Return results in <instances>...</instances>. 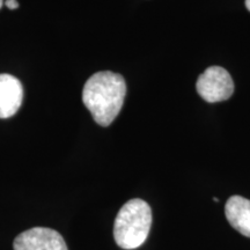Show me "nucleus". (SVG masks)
<instances>
[{
  "label": "nucleus",
  "mask_w": 250,
  "mask_h": 250,
  "mask_svg": "<svg viewBox=\"0 0 250 250\" xmlns=\"http://www.w3.org/2000/svg\"><path fill=\"white\" fill-rule=\"evenodd\" d=\"M5 4H6V6H7V8L12 9V11H13V9L19 8L18 0H6Z\"/></svg>",
  "instance_id": "nucleus-7"
},
{
  "label": "nucleus",
  "mask_w": 250,
  "mask_h": 250,
  "mask_svg": "<svg viewBox=\"0 0 250 250\" xmlns=\"http://www.w3.org/2000/svg\"><path fill=\"white\" fill-rule=\"evenodd\" d=\"M197 92L206 102L226 101L233 95L234 83L225 68L211 66L203 72L196 83Z\"/></svg>",
  "instance_id": "nucleus-3"
},
{
  "label": "nucleus",
  "mask_w": 250,
  "mask_h": 250,
  "mask_svg": "<svg viewBox=\"0 0 250 250\" xmlns=\"http://www.w3.org/2000/svg\"><path fill=\"white\" fill-rule=\"evenodd\" d=\"M225 214L230 226L250 237V201L241 196H232L225 205Z\"/></svg>",
  "instance_id": "nucleus-6"
},
{
  "label": "nucleus",
  "mask_w": 250,
  "mask_h": 250,
  "mask_svg": "<svg viewBox=\"0 0 250 250\" xmlns=\"http://www.w3.org/2000/svg\"><path fill=\"white\" fill-rule=\"evenodd\" d=\"M151 226V206L143 199H131L122 206L115 219V241L122 249L139 248L147 239Z\"/></svg>",
  "instance_id": "nucleus-2"
},
{
  "label": "nucleus",
  "mask_w": 250,
  "mask_h": 250,
  "mask_svg": "<svg viewBox=\"0 0 250 250\" xmlns=\"http://www.w3.org/2000/svg\"><path fill=\"white\" fill-rule=\"evenodd\" d=\"M2 4H4V0H0V8H1Z\"/></svg>",
  "instance_id": "nucleus-9"
},
{
  "label": "nucleus",
  "mask_w": 250,
  "mask_h": 250,
  "mask_svg": "<svg viewBox=\"0 0 250 250\" xmlns=\"http://www.w3.org/2000/svg\"><path fill=\"white\" fill-rule=\"evenodd\" d=\"M14 250H68L57 230L45 227L30 228L15 237Z\"/></svg>",
  "instance_id": "nucleus-4"
},
{
  "label": "nucleus",
  "mask_w": 250,
  "mask_h": 250,
  "mask_svg": "<svg viewBox=\"0 0 250 250\" xmlns=\"http://www.w3.org/2000/svg\"><path fill=\"white\" fill-rule=\"evenodd\" d=\"M246 7L248 8V11L250 12V0H246Z\"/></svg>",
  "instance_id": "nucleus-8"
},
{
  "label": "nucleus",
  "mask_w": 250,
  "mask_h": 250,
  "mask_svg": "<svg viewBox=\"0 0 250 250\" xmlns=\"http://www.w3.org/2000/svg\"><path fill=\"white\" fill-rule=\"evenodd\" d=\"M126 95L124 78L111 71H101L86 81L83 102L101 126H109L118 116Z\"/></svg>",
  "instance_id": "nucleus-1"
},
{
  "label": "nucleus",
  "mask_w": 250,
  "mask_h": 250,
  "mask_svg": "<svg viewBox=\"0 0 250 250\" xmlns=\"http://www.w3.org/2000/svg\"><path fill=\"white\" fill-rule=\"evenodd\" d=\"M23 87L20 80L11 74H0V118L17 114L22 104Z\"/></svg>",
  "instance_id": "nucleus-5"
}]
</instances>
